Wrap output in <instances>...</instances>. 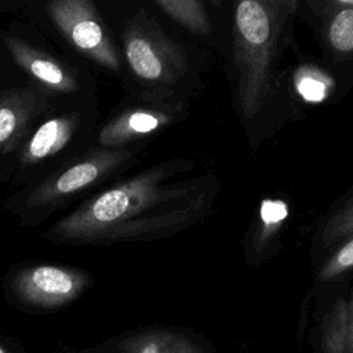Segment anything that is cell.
Returning a JSON list of instances; mask_svg holds the SVG:
<instances>
[{
    "label": "cell",
    "mask_w": 353,
    "mask_h": 353,
    "mask_svg": "<svg viewBox=\"0 0 353 353\" xmlns=\"http://www.w3.org/2000/svg\"><path fill=\"white\" fill-rule=\"evenodd\" d=\"M193 161L156 164L84 200L44 232L57 244H112L171 237L204 219L218 193L211 175L185 176Z\"/></svg>",
    "instance_id": "6da1fadb"
},
{
    "label": "cell",
    "mask_w": 353,
    "mask_h": 353,
    "mask_svg": "<svg viewBox=\"0 0 353 353\" xmlns=\"http://www.w3.org/2000/svg\"><path fill=\"white\" fill-rule=\"evenodd\" d=\"M294 0H244L233 12L236 105L243 120L254 119L269 101L285 26Z\"/></svg>",
    "instance_id": "7a4b0ae2"
},
{
    "label": "cell",
    "mask_w": 353,
    "mask_h": 353,
    "mask_svg": "<svg viewBox=\"0 0 353 353\" xmlns=\"http://www.w3.org/2000/svg\"><path fill=\"white\" fill-rule=\"evenodd\" d=\"M135 156L137 152L130 148H92L21 193L15 208L22 219L37 222L128 167Z\"/></svg>",
    "instance_id": "3957f363"
},
{
    "label": "cell",
    "mask_w": 353,
    "mask_h": 353,
    "mask_svg": "<svg viewBox=\"0 0 353 353\" xmlns=\"http://www.w3.org/2000/svg\"><path fill=\"white\" fill-rule=\"evenodd\" d=\"M123 51L130 70L153 97L170 98L189 70L183 47L145 11L137 12L125 23Z\"/></svg>",
    "instance_id": "277c9868"
},
{
    "label": "cell",
    "mask_w": 353,
    "mask_h": 353,
    "mask_svg": "<svg viewBox=\"0 0 353 353\" xmlns=\"http://www.w3.org/2000/svg\"><path fill=\"white\" fill-rule=\"evenodd\" d=\"M47 14L79 54L110 72L121 69L119 51L94 1L54 0L47 4Z\"/></svg>",
    "instance_id": "5b68a950"
},
{
    "label": "cell",
    "mask_w": 353,
    "mask_h": 353,
    "mask_svg": "<svg viewBox=\"0 0 353 353\" xmlns=\"http://www.w3.org/2000/svg\"><path fill=\"white\" fill-rule=\"evenodd\" d=\"M91 283V274L83 269L36 263L19 268L8 283V291L23 307L54 310L76 301Z\"/></svg>",
    "instance_id": "8992f818"
},
{
    "label": "cell",
    "mask_w": 353,
    "mask_h": 353,
    "mask_svg": "<svg viewBox=\"0 0 353 353\" xmlns=\"http://www.w3.org/2000/svg\"><path fill=\"white\" fill-rule=\"evenodd\" d=\"M181 103H171L168 98L152 97L145 103L114 113L98 132V148L127 149L128 145L170 127L181 117Z\"/></svg>",
    "instance_id": "52a82bcc"
},
{
    "label": "cell",
    "mask_w": 353,
    "mask_h": 353,
    "mask_svg": "<svg viewBox=\"0 0 353 353\" xmlns=\"http://www.w3.org/2000/svg\"><path fill=\"white\" fill-rule=\"evenodd\" d=\"M83 124L79 110L54 113L37 124L15 153V168L21 175L32 172L59 157L74 141Z\"/></svg>",
    "instance_id": "ba28073f"
},
{
    "label": "cell",
    "mask_w": 353,
    "mask_h": 353,
    "mask_svg": "<svg viewBox=\"0 0 353 353\" xmlns=\"http://www.w3.org/2000/svg\"><path fill=\"white\" fill-rule=\"evenodd\" d=\"M50 97L34 84L12 87L0 94V156L18 152L37 117L47 109Z\"/></svg>",
    "instance_id": "9c48e42d"
},
{
    "label": "cell",
    "mask_w": 353,
    "mask_h": 353,
    "mask_svg": "<svg viewBox=\"0 0 353 353\" xmlns=\"http://www.w3.org/2000/svg\"><path fill=\"white\" fill-rule=\"evenodd\" d=\"M102 353H212V345L190 330L153 325L128 331L102 343Z\"/></svg>",
    "instance_id": "30bf717a"
},
{
    "label": "cell",
    "mask_w": 353,
    "mask_h": 353,
    "mask_svg": "<svg viewBox=\"0 0 353 353\" xmlns=\"http://www.w3.org/2000/svg\"><path fill=\"white\" fill-rule=\"evenodd\" d=\"M15 63L50 95H70L80 88L76 73L51 54L17 36L4 37Z\"/></svg>",
    "instance_id": "8fae6325"
},
{
    "label": "cell",
    "mask_w": 353,
    "mask_h": 353,
    "mask_svg": "<svg viewBox=\"0 0 353 353\" xmlns=\"http://www.w3.org/2000/svg\"><path fill=\"white\" fill-rule=\"evenodd\" d=\"M310 338L313 353H353V288L323 309Z\"/></svg>",
    "instance_id": "7c38bea8"
},
{
    "label": "cell",
    "mask_w": 353,
    "mask_h": 353,
    "mask_svg": "<svg viewBox=\"0 0 353 353\" xmlns=\"http://www.w3.org/2000/svg\"><path fill=\"white\" fill-rule=\"evenodd\" d=\"M309 6L321 19L323 39L332 57L353 59V0H321Z\"/></svg>",
    "instance_id": "4fadbf2b"
},
{
    "label": "cell",
    "mask_w": 353,
    "mask_h": 353,
    "mask_svg": "<svg viewBox=\"0 0 353 353\" xmlns=\"http://www.w3.org/2000/svg\"><path fill=\"white\" fill-rule=\"evenodd\" d=\"M288 205L279 199H266L261 203L256 221L248 240L247 256L251 263H261L272 252V247L279 237L285 219Z\"/></svg>",
    "instance_id": "5bb4252c"
},
{
    "label": "cell",
    "mask_w": 353,
    "mask_h": 353,
    "mask_svg": "<svg viewBox=\"0 0 353 353\" xmlns=\"http://www.w3.org/2000/svg\"><path fill=\"white\" fill-rule=\"evenodd\" d=\"M350 234H353V190L327 214L320 225L317 243L323 250H331Z\"/></svg>",
    "instance_id": "9a60e30c"
},
{
    "label": "cell",
    "mask_w": 353,
    "mask_h": 353,
    "mask_svg": "<svg viewBox=\"0 0 353 353\" xmlns=\"http://www.w3.org/2000/svg\"><path fill=\"white\" fill-rule=\"evenodd\" d=\"M168 18L194 34H207L211 30L208 12L197 0H159L154 3Z\"/></svg>",
    "instance_id": "2e32d148"
},
{
    "label": "cell",
    "mask_w": 353,
    "mask_h": 353,
    "mask_svg": "<svg viewBox=\"0 0 353 353\" xmlns=\"http://www.w3.org/2000/svg\"><path fill=\"white\" fill-rule=\"evenodd\" d=\"M317 272V281L327 284L339 280L353 270V234L339 241Z\"/></svg>",
    "instance_id": "e0dca14e"
},
{
    "label": "cell",
    "mask_w": 353,
    "mask_h": 353,
    "mask_svg": "<svg viewBox=\"0 0 353 353\" xmlns=\"http://www.w3.org/2000/svg\"><path fill=\"white\" fill-rule=\"evenodd\" d=\"M0 353H12L11 347H8L6 343H3L1 339H0Z\"/></svg>",
    "instance_id": "ac0fdd59"
},
{
    "label": "cell",
    "mask_w": 353,
    "mask_h": 353,
    "mask_svg": "<svg viewBox=\"0 0 353 353\" xmlns=\"http://www.w3.org/2000/svg\"><path fill=\"white\" fill-rule=\"evenodd\" d=\"M236 353H247V352H236Z\"/></svg>",
    "instance_id": "d6986e66"
}]
</instances>
